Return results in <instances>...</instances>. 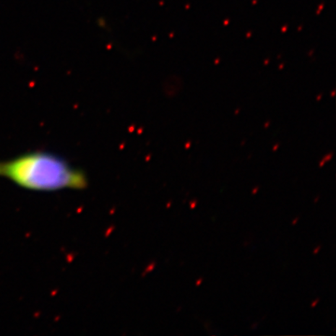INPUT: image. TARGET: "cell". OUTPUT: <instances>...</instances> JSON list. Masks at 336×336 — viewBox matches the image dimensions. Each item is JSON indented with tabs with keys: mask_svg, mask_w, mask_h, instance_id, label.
<instances>
[{
	"mask_svg": "<svg viewBox=\"0 0 336 336\" xmlns=\"http://www.w3.org/2000/svg\"><path fill=\"white\" fill-rule=\"evenodd\" d=\"M196 204H197V202H196V201H191V209L195 208Z\"/></svg>",
	"mask_w": 336,
	"mask_h": 336,
	"instance_id": "obj_3",
	"label": "cell"
},
{
	"mask_svg": "<svg viewBox=\"0 0 336 336\" xmlns=\"http://www.w3.org/2000/svg\"><path fill=\"white\" fill-rule=\"evenodd\" d=\"M318 301H319V299H316V300L315 301V302H313V303H312V304H311V306H312V307H315V306L316 305V303H318Z\"/></svg>",
	"mask_w": 336,
	"mask_h": 336,
	"instance_id": "obj_4",
	"label": "cell"
},
{
	"mask_svg": "<svg viewBox=\"0 0 336 336\" xmlns=\"http://www.w3.org/2000/svg\"><path fill=\"white\" fill-rule=\"evenodd\" d=\"M298 220H299V217H296V219H295V220H294L292 221V223H291V224H292V225H295V224H296V222H297Z\"/></svg>",
	"mask_w": 336,
	"mask_h": 336,
	"instance_id": "obj_8",
	"label": "cell"
},
{
	"mask_svg": "<svg viewBox=\"0 0 336 336\" xmlns=\"http://www.w3.org/2000/svg\"><path fill=\"white\" fill-rule=\"evenodd\" d=\"M258 190H259V187H256L255 189H253V190H252V194H256L257 191H258Z\"/></svg>",
	"mask_w": 336,
	"mask_h": 336,
	"instance_id": "obj_6",
	"label": "cell"
},
{
	"mask_svg": "<svg viewBox=\"0 0 336 336\" xmlns=\"http://www.w3.org/2000/svg\"><path fill=\"white\" fill-rule=\"evenodd\" d=\"M170 205H171V203H169V204H167V207H170Z\"/></svg>",
	"mask_w": 336,
	"mask_h": 336,
	"instance_id": "obj_9",
	"label": "cell"
},
{
	"mask_svg": "<svg viewBox=\"0 0 336 336\" xmlns=\"http://www.w3.org/2000/svg\"><path fill=\"white\" fill-rule=\"evenodd\" d=\"M0 178L35 191L83 190L88 178L83 171L53 153L34 151L0 162Z\"/></svg>",
	"mask_w": 336,
	"mask_h": 336,
	"instance_id": "obj_1",
	"label": "cell"
},
{
	"mask_svg": "<svg viewBox=\"0 0 336 336\" xmlns=\"http://www.w3.org/2000/svg\"><path fill=\"white\" fill-rule=\"evenodd\" d=\"M332 157V153H329V154L326 155L325 158H323V160L319 163V167H322V166L324 165V163H325L327 161H329V160H331Z\"/></svg>",
	"mask_w": 336,
	"mask_h": 336,
	"instance_id": "obj_2",
	"label": "cell"
},
{
	"mask_svg": "<svg viewBox=\"0 0 336 336\" xmlns=\"http://www.w3.org/2000/svg\"><path fill=\"white\" fill-rule=\"evenodd\" d=\"M203 282V278H200L196 281V286H200L201 285V283Z\"/></svg>",
	"mask_w": 336,
	"mask_h": 336,
	"instance_id": "obj_5",
	"label": "cell"
},
{
	"mask_svg": "<svg viewBox=\"0 0 336 336\" xmlns=\"http://www.w3.org/2000/svg\"><path fill=\"white\" fill-rule=\"evenodd\" d=\"M320 249H321V246H318L316 247V249L314 250V254H316V253L318 252V250H319Z\"/></svg>",
	"mask_w": 336,
	"mask_h": 336,
	"instance_id": "obj_7",
	"label": "cell"
}]
</instances>
